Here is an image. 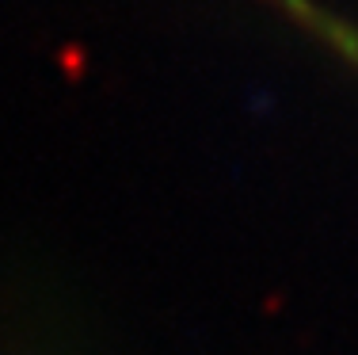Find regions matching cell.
I'll return each instance as SVG.
<instances>
[{
    "instance_id": "cell-1",
    "label": "cell",
    "mask_w": 358,
    "mask_h": 355,
    "mask_svg": "<svg viewBox=\"0 0 358 355\" xmlns=\"http://www.w3.org/2000/svg\"><path fill=\"white\" fill-rule=\"evenodd\" d=\"M263 4H271L278 15H286L294 27H301L313 42H320L358 73V20H347L320 0H263Z\"/></svg>"
}]
</instances>
